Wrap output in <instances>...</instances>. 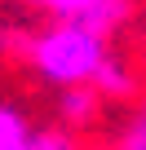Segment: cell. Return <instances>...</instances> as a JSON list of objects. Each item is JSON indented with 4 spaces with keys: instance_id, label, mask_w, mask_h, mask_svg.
Wrapping results in <instances>:
<instances>
[{
    "instance_id": "6da1fadb",
    "label": "cell",
    "mask_w": 146,
    "mask_h": 150,
    "mask_svg": "<svg viewBox=\"0 0 146 150\" xmlns=\"http://www.w3.org/2000/svg\"><path fill=\"white\" fill-rule=\"evenodd\" d=\"M106 35H111V31H102V27H93V22L58 18L53 27H44V31L31 35V44H27V62H31V71L40 75V80L53 84V88L93 84L98 71H102L106 57H111Z\"/></svg>"
},
{
    "instance_id": "3957f363",
    "label": "cell",
    "mask_w": 146,
    "mask_h": 150,
    "mask_svg": "<svg viewBox=\"0 0 146 150\" xmlns=\"http://www.w3.org/2000/svg\"><path fill=\"white\" fill-rule=\"evenodd\" d=\"M31 5L58 13V18H80V22H93L102 31H111L120 18H124V0H31Z\"/></svg>"
},
{
    "instance_id": "7a4b0ae2",
    "label": "cell",
    "mask_w": 146,
    "mask_h": 150,
    "mask_svg": "<svg viewBox=\"0 0 146 150\" xmlns=\"http://www.w3.org/2000/svg\"><path fill=\"white\" fill-rule=\"evenodd\" d=\"M102 102H106V97H102L93 84L58 88V119H62V128H71V132L93 128V124H98V115H102Z\"/></svg>"
},
{
    "instance_id": "8992f818",
    "label": "cell",
    "mask_w": 146,
    "mask_h": 150,
    "mask_svg": "<svg viewBox=\"0 0 146 150\" xmlns=\"http://www.w3.org/2000/svg\"><path fill=\"white\" fill-rule=\"evenodd\" d=\"M115 150H146V106H137V110H133V119L124 124V132H120Z\"/></svg>"
},
{
    "instance_id": "277c9868",
    "label": "cell",
    "mask_w": 146,
    "mask_h": 150,
    "mask_svg": "<svg viewBox=\"0 0 146 150\" xmlns=\"http://www.w3.org/2000/svg\"><path fill=\"white\" fill-rule=\"evenodd\" d=\"M93 88H98L106 102H128V97H137V93H142V80H137V71H133L128 62H120V57H106V66L98 71Z\"/></svg>"
},
{
    "instance_id": "5b68a950",
    "label": "cell",
    "mask_w": 146,
    "mask_h": 150,
    "mask_svg": "<svg viewBox=\"0 0 146 150\" xmlns=\"http://www.w3.org/2000/svg\"><path fill=\"white\" fill-rule=\"evenodd\" d=\"M0 150H36V124L5 102H0Z\"/></svg>"
}]
</instances>
